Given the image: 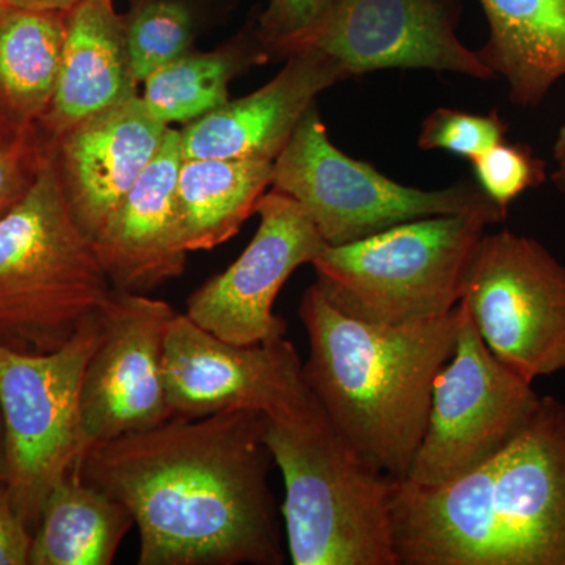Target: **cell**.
Here are the masks:
<instances>
[{
  "label": "cell",
  "instance_id": "6da1fadb",
  "mask_svg": "<svg viewBox=\"0 0 565 565\" xmlns=\"http://www.w3.org/2000/svg\"><path fill=\"white\" fill-rule=\"evenodd\" d=\"M266 415L172 416L88 446L81 475L139 527V565H281Z\"/></svg>",
  "mask_w": 565,
  "mask_h": 565
},
{
  "label": "cell",
  "instance_id": "7a4b0ae2",
  "mask_svg": "<svg viewBox=\"0 0 565 565\" xmlns=\"http://www.w3.org/2000/svg\"><path fill=\"white\" fill-rule=\"evenodd\" d=\"M399 565H565V403L470 473L440 487L393 479Z\"/></svg>",
  "mask_w": 565,
  "mask_h": 565
},
{
  "label": "cell",
  "instance_id": "3957f363",
  "mask_svg": "<svg viewBox=\"0 0 565 565\" xmlns=\"http://www.w3.org/2000/svg\"><path fill=\"white\" fill-rule=\"evenodd\" d=\"M305 382L323 414L379 471L405 479L422 445L435 379L455 351L462 310L404 323L360 321L316 282L299 307Z\"/></svg>",
  "mask_w": 565,
  "mask_h": 565
},
{
  "label": "cell",
  "instance_id": "277c9868",
  "mask_svg": "<svg viewBox=\"0 0 565 565\" xmlns=\"http://www.w3.org/2000/svg\"><path fill=\"white\" fill-rule=\"evenodd\" d=\"M264 438L285 481L280 512L294 565H399L393 479L338 433L313 394L266 415Z\"/></svg>",
  "mask_w": 565,
  "mask_h": 565
},
{
  "label": "cell",
  "instance_id": "5b68a950",
  "mask_svg": "<svg viewBox=\"0 0 565 565\" xmlns=\"http://www.w3.org/2000/svg\"><path fill=\"white\" fill-rule=\"evenodd\" d=\"M111 291L90 237L71 215L50 145L28 195L0 218V345L57 351Z\"/></svg>",
  "mask_w": 565,
  "mask_h": 565
},
{
  "label": "cell",
  "instance_id": "8992f818",
  "mask_svg": "<svg viewBox=\"0 0 565 565\" xmlns=\"http://www.w3.org/2000/svg\"><path fill=\"white\" fill-rule=\"evenodd\" d=\"M492 217L481 212L401 223L362 241L326 245L316 285L344 315L404 323L455 311Z\"/></svg>",
  "mask_w": 565,
  "mask_h": 565
},
{
  "label": "cell",
  "instance_id": "52a82bcc",
  "mask_svg": "<svg viewBox=\"0 0 565 565\" xmlns=\"http://www.w3.org/2000/svg\"><path fill=\"white\" fill-rule=\"evenodd\" d=\"M270 189L299 203L332 247L435 215L481 212L497 223L508 217L478 184L423 191L356 161L334 147L316 104L275 159Z\"/></svg>",
  "mask_w": 565,
  "mask_h": 565
},
{
  "label": "cell",
  "instance_id": "ba28073f",
  "mask_svg": "<svg viewBox=\"0 0 565 565\" xmlns=\"http://www.w3.org/2000/svg\"><path fill=\"white\" fill-rule=\"evenodd\" d=\"M99 333L102 311L57 351L25 353L0 345L7 487L32 533L51 490L90 446L82 419V379Z\"/></svg>",
  "mask_w": 565,
  "mask_h": 565
},
{
  "label": "cell",
  "instance_id": "9c48e42d",
  "mask_svg": "<svg viewBox=\"0 0 565 565\" xmlns=\"http://www.w3.org/2000/svg\"><path fill=\"white\" fill-rule=\"evenodd\" d=\"M455 351L435 379L433 404L407 481L440 487L470 473L530 423L542 396L493 355L460 302Z\"/></svg>",
  "mask_w": 565,
  "mask_h": 565
},
{
  "label": "cell",
  "instance_id": "30bf717a",
  "mask_svg": "<svg viewBox=\"0 0 565 565\" xmlns=\"http://www.w3.org/2000/svg\"><path fill=\"white\" fill-rule=\"evenodd\" d=\"M460 302L487 348L525 381L565 371V264L544 244L486 233Z\"/></svg>",
  "mask_w": 565,
  "mask_h": 565
},
{
  "label": "cell",
  "instance_id": "8fae6325",
  "mask_svg": "<svg viewBox=\"0 0 565 565\" xmlns=\"http://www.w3.org/2000/svg\"><path fill=\"white\" fill-rule=\"evenodd\" d=\"M163 379L173 416L222 412L280 414L310 396L303 363L288 338L234 344L178 313L167 333Z\"/></svg>",
  "mask_w": 565,
  "mask_h": 565
},
{
  "label": "cell",
  "instance_id": "7c38bea8",
  "mask_svg": "<svg viewBox=\"0 0 565 565\" xmlns=\"http://www.w3.org/2000/svg\"><path fill=\"white\" fill-rule=\"evenodd\" d=\"M178 311L147 294L114 289L102 333L82 379V419L88 444L150 429L172 418L163 349Z\"/></svg>",
  "mask_w": 565,
  "mask_h": 565
},
{
  "label": "cell",
  "instance_id": "4fadbf2b",
  "mask_svg": "<svg viewBox=\"0 0 565 565\" xmlns=\"http://www.w3.org/2000/svg\"><path fill=\"white\" fill-rule=\"evenodd\" d=\"M255 214L258 230L239 258L185 302L196 326L234 344L286 338L288 326L274 313L275 300L289 277L327 245L302 206L285 193L269 189Z\"/></svg>",
  "mask_w": 565,
  "mask_h": 565
},
{
  "label": "cell",
  "instance_id": "5bb4252c",
  "mask_svg": "<svg viewBox=\"0 0 565 565\" xmlns=\"http://www.w3.org/2000/svg\"><path fill=\"white\" fill-rule=\"evenodd\" d=\"M310 47L351 77L394 68L494 77L457 36L448 0H337Z\"/></svg>",
  "mask_w": 565,
  "mask_h": 565
},
{
  "label": "cell",
  "instance_id": "9a60e30c",
  "mask_svg": "<svg viewBox=\"0 0 565 565\" xmlns=\"http://www.w3.org/2000/svg\"><path fill=\"white\" fill-rule=\"evenodd\" d=\"M169 129L137 95L50 143L71 215L90 239L147 172Z\"/></svg>",
  "mask_w": 565,
  "mask_h": 565
},
{
  "label": "cell",
  "instance_id": "2e32d148",
  "mask_svg": "<svg viewBox=\"0 0 565 565\" xmlns=\"http://www.w3.org/2000/svg\"><path fill=\"white\" fill-rule=\"evenodd\" d=\"M345 79H351V74L326 52L315 47L296 52L259 90L230 99L200 120L184 125L182 158L274 162L318 96Z\"/></svg>",
  "mask_w": 565,
  "mask_h": 565
},
{
  "label": "cell",
  "instance_id": "e0dca14e",
  "mask_svg": "<svg viewBox=\"0 0 565 565\" xmlns=\"http://www.w3.org/2000/svg\"><path fill=\"white\" fill-rule=\"evenodd\" d=\"M182 161L181 131L170 128L147 172L92 237L117 291L147 294L184 274L189 252L182 247L177 217Z\"/></svg>",
  "mask_w": 565,
  "mask_h": 565
},
{
  "label": "cell",
  "instance_id": "ac0fdd59",
  "mask_svg": "<svg viewBox=\"0 0 565 565\" xmlns=\"http://www.w3.org/2000/svg\"><path fill=\"white\" fill-rule=\"evenodd\" d=\"M65 44L57 87L40 121L44 140H57L79 122L139 95L114 0H79L65 13Z\"/></svg>",
  "mask_w": 565,
  "mask_h": 565
},
{
  "label": "cell",
  "instance_id": "d6986e66",
  "mask_svg": "<svg viewBox=\"0 0 565 565\" xmlns=\"http://www.w3.org/2000/svg\"><path fill=\"white\" fill-rule=\"evenodd\" d=\"M489 39L479 61L503 76L511 102L537 107L565 77V0H479Z\"/></svg>",
  "mask_w": 565,
  "mask_h": 565
},
{
  "label": "cell",
  "instance_id": "ffe728a7",
  "mask_svg": "<svg viewBox=\"0 0 565 565\" xmlns=\"http://www.w3.org/2000/svg\"><path fill=\"white\" fill-rule=\"evenodd\" d=\"M274 162L252 159H184L177 181L182 247L212 250L239 233L273 188Z\"/></svg>",
  "mask_w": 565,
  "mask_h": 565
},
{
  "label": "cell",
  "instance_id": "44dd1931",
  "mask_svg": "<svg viewBox=\"0 0 565 565\" xmlns=\"http://www.w3.org/2000/svg\"><path fill=\"white\" fill-rule=\"evenodd\" d=\"M79 463L51 490L33 531L29 565L114 564L136 526L125 504L82 478Z\"/></svg>",
  "mask_w": 565,
  "mask_h": 565
},
{
  "label": "cell",
  "instance_id": "7402d4cb",
  "mask_svg": "<svg viewBox=\"0 0 565 565\" xmlns=\"http://www.w3.org/2000/svg\"><path fill=\"white\" fill-rule=\"evenodd\" d=\"M65 13H0V115L20 131L39 128L57 87Z\"/></svg>",
  "mask_w": 565,
  "mask_h": 565
},
{
  "label": "cell",
  "instance_id": "603a6c76",
  "mask_svg": "<svg viewBox=\"0 0 565 565\" xmlns=\"http://www.w3.org/2000/svg\"><path fill=\"white\" fill-rule=\"evenodd\" d=\"M253 21L214 51H191L166 63L143 81L145 106L172 128L189 125L230 102V85L253 66L269 62Z\"/></svg>",
  "mask_w": 565,
  "mask_h": 565
},
{
  "label": "cell",
  "instance_id": "cb8c5ba5",
  "mask_svg": "<svg viewBox=\"0 0 565 565\" xmlns=\"http://www.w3.org/2000/svg\"><path fill=\"white\" fill-rule=\"evenodd\" d=\"M203 21L204 0H129L122 24L137 84L195 50Z\"/></svg>",
  "mask_w": 565,
  "mask_h": 565
},
{
  "label": "cell",
  "instance_id": "d4e9b609",
  "mask_svg": "<svg viewBox=\"0 0 565 565\" xmlns=\"http://www.w3.org/2000/svg\"><path fill=\"white\" fill-rule=\"evenodd\" d=\"M508 131V122L498 111L481 115L440 107L424 118L418 147L424 151L452 152L473 161L482 152L504 141Z\"/></svg>",
  "mask_w": 565,
  "mask_h": 565
},
{
  "label": "cell",
  "instance_id": "484cf974",
  "mask_svg": "<svg viewBox=\"0 0 565 565\" xmlns=\"http://www.w3.org/2000/svg\"><path fill=\"white\" fill-rule=\"evenodd\" d=\"M470 162L479 188L505 214L522 193L546 178L545 162L523 143L501 141Z\"/></svg>",
  "mask_w": 565,
  "mask_h": 565
},
{
  "label": "cell",
  "instance_id": "4316f807",
  "mask_svg": "<svg viewBox=\"0 0 565 565\" xmlns=\"http://www.w3.org/2000/svg\"><path fill=\"white\" fill-rule=\"evenodd\" d=\"M337 0H267L256 31L270 58L308 50Z\"/></svg>",
  "mask_w": 565,
  "mask_h": 565
},
{
  "label": "cell",
  "instance_id": "83f0119b",
  "mask_svg": "<svg viewBox=\"0 0 565 565\" xmlns=\"http://www.w3.org/2000/svg\"><path fill=\"white\" fill-rule=\"evenodd\" d=\"M50 143L31 129L13 147L0 151V218L28 195Z\"/></svg>",
  "mask_w": 565,
  "mask_h": 565
},
{
  "label": "cell",
  "instance_id": "f1b7e54d",
  "mask_svg": "<svg viewBox=\"0 0 565 565\" xmlns=\"http://www.w3.org/2000/svg\"><path fill=\"white\" fill-rule=\"evenodd\" d=\"M33 533L18 514L9 487L0 484V565L31 564Z\"/></svg>",
  "mask_w": 565,
  "mask_h": 565
},
{
  "label": "cell",
  "instance_id": "f546056e",
  "mask_svg": "<svg viewBox=\"0 0 565 565\" xmlns=\"http://www.w3.org/2000/svg\"><path fill=\"white\" fill-rule=\"evenodd\" d=\"M79 0H0L3 7L14 10L52 11V13H66Z\"/></svg>",
  "mask_w": 565,
  "mask_h": 565
},
{
  "label": "cell",
  "instance_id": "4dcf8cb0",
  "mask_svg": "<svg viewBox=\"0 0 565 565\" xmlns=\"http://www.w3.org/2000/svg\"><path fill=\"white\" fill-rule=\"evenodd\" d=\"M553 158H555V172L552 174V180L556 188L565 193V121L557 132Z\"/></svg>",
  "mask_w": 565,
  "mask_h": 565
},
{
  "label": "cell",
  "instance_id": "1f68e13d",
  "mask_svg": "<svg viewBox=\"0 0 565 565\" xmlns=\"http://www.w3.org/2000/svg\"><path fill=\"white\" fill-rule=\"evenodd\" d=\"M28 131H20L14 128L10 121L0 115V151L7 150V148L13 147L18 140Z\"/></svg>",
  "mask_w": 565,
  "mask_h": 565
},
{
  "label": "cell",
  "instance_id": "d6a6232c",
  "mask_svg": "<svg viewBox=\"0 0 565 565\" xmlns=\"http://www.w3.org/2000/svg\"><path fill=\"white\" fill-rule=\"evenodd\" d=\"M0 484H7L6 430H3L2 412H0Z\"/></svg>",
  "mask_w": 565,
  "mask_h": 565
},
{
  "label": "cell",
  "instance_id": "836d02e7",
  "mask_svg": "<svg viewBox=\"0 0 565 565\" xmlns=\"http://www.w3.org/2000/svg\"><path fill=\"white\" fill-rule=\"evenodd\" d=\"M3 9H7V7H3L2 3H0V13H2Z\"/></svg>",
  "mask_w": 565,
  "mask_h": 565
}]
</instances>
